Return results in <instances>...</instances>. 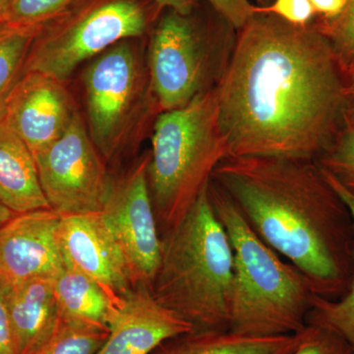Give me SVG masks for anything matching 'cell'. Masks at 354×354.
<instances>
[{"label":"cell","instance_id":"1","mask_svg":"<svg viewBox=\"0 0 354 354\" xmlns=\"http://www.w3.org/2000/svg\"><path fill=\"white\" fill-rule=\"evenodd\" d=\"M255 11L216 85L227 158L316 162L346 118L344 66L313 21L297 26Z\"/></svg>","mask_w":354,"mask_h":354},{"label":"cell","instance_id":"2","mask_svg":"<svg viewBox=\"0 0 354 354\" xmlns=\"http://www.w3.org/2000/svg\"><path fill=\"white\" fill-rule=\"evenodd\" d=\"M211 180L261 239L285 256L314 295L341 299L354 276V218L315 160L228 157Z\"/></svg>","mask_w":354,"mask_h":354},{"label":"cell","instance_id":"3","mask_svg":"<svg viewBox=\"0 0 354 354\" xmlns=\"http://www.w3.org/2000/svg\"><path fill=\"white\" fill-rule=\"evenodd\" d=\"M150 290L194 330H230L234 251L212 207L208 186L174 230L160 236Z\"/></svg>","mask_w":354,"mask_h":354},{"label":"cell","instance_id":"4","mask_svg":"<svg viewBox=\"0 0 354 354\" xmlns=\"http://www.w3.org/2000/svg\"><path fill=\"white\" fill-rule=\"evenodd\" d=\"M208 194L234 251L230 330L253 337L295 335L307 327L314 292L295 266L254 232L232 200L209 179Z\"/></svg>","mask_w":354,"mask_h":354},{"label":"cell","instance_id":"5","mask_svg":"<svg viewBox=\"0 0 354 354\" xmlns=\"http://www.w3.org/2000/svg\"><path fill=\"white\" fill-rule=\"evenodd\" d=\"M148 183L160 236L174 230L208 186L227 149L215 87L181 108L162 111L153 127Z\"/></svg>","mask_w":354,"mask_h":354},{"label":"cell","instance_id":"6","mask_svg":"<svg viewBox=\"0 0 354 354\" xmlns=\"http://www.w3.org/2000/svg\"><path fill=\"white\" fill-rule=\"evenodd\" d=\"M149 14L139 0H76L39 30L23 74L39 72L64 82L78 65L146 32Z\"/></svg>","mask_w":354,"mask_h":354},{"label":"cell","instance_id":"7","mask_svg":"<svg viewBox=\"0 0 354 354\" xmlns=\"http://www.w3.org/2000/svg\"><path fill=\"white\" fill-rule=\"evenodd\" d=\"M48 206L60 216L100 213L113 177L78 111L59 138L34 155Z\"/></svg>","mask_w":354,"mask_h":354},{"label":"cell","instance_id":"8","mask_svg":"<svg viewBox=\"0 0 354 354\" xmlns=\"http://www.w3.org/2000/svg\"><path fill=\"white\" fill-rule=\"evenodd\" d=\"M149 64L151 85L162 111L181 108L211 88L207 86L209 50L189 15L169 9L160 18L153 32Z\"/></svg>","mask_w":354,"mask_h":354},{"label":"cell","instance_id":"9","mask_svg":"<svg viewBox=\"0 0 354 354\" xmlns=\"http://www.w3.org/2000/svg\"><path fill=\"white\" fill-rule=\"evenodd\" d=\"M88 134L104 160L120 151L139 92L138 62L124 41L88 66L84 77Z\"/></svg>","mask_w":354,"mask_h":354},{"label":"cell","instance_id":"10","mask_svg":"<svg viewBox=\"0 0 354 354\" xmlns=\"http://www.w3.org/2000/svg\"><path fill=\"white\" fill-rule=\"evenodd\" d=\"M149 160L150 156H147L125 176L113 178L102 212L127 261L134 288H150L162 248L149 190Z\"/></svg>","mask_w":354,"mask_h":354},{"label":"cell","instance_id":"11","mask_svg":"<svg viewBox=\"0 0 354 354\" xmlns=\"http://www.w3.org/2000/svg\"><path fill=\"white\" fill-rule=\"evenodd\" d=\"M58 244L64 269L94 279L116 301L134 288L127 261L102 212L62 216Z\"/></svg>","mask_w":354,"mask_h":354},{"label":"cell","instance_id":"12","mask_svg":"<svg viewBox=\"0 0 354 354\" xmlns=\"http://www.w3.org/2000/svg\"><path fill=\"white\" fill-rule=\"evenodd\" d=\"M62 216L51 209L16 214L0 228V285L53 278L64 270L58 244Z\"/></svg>","mask_w":354,"mask_h":354},{"label":"cell","instance_id":"13","mask_svg":"<svg viewBox=\"0 0 354 354\" xmlns=\"http://www.w3.org/2000/svg\"><path fill=\"white\" fill-rule=\"evenodd\" d=\"M75 111L64 82L26 72L7 97L0 118L34 156L62 136Z\"/></svg>","mask_w":354,"mask_h":354},{"label":"cell","instance_id":"14","mask_svg":"<svg viewBox=\"0 0 354 354\" xmlns=\"http://www.w3.org/2000/svg\"><path fill=\"white\" fill-rule=\"evenodd\" d=\"M194 328L160 304L150 288L135 286L121 299L109 322V337L95 354H151L165 342Z\"/></svg>","mask_w":354,"mask_h":354},{"label":"cell","instance_id":"15","mask_svg":"<svg viewBox=\"0 0 354 354\" xmlns=\"http://www.w3.org/2000/svg\"><path fill=\"white\" fill-rule=\"evenodd\" d=\"M55 279L37 278L2 286L17 354H36L59 329L62 321L55 297Z\"/></svg>","mask_w":354,"mask_h":354},{"label":"cell","instance_id":"16","mask_svg":"<svg viewBox=\"0 0 354 354\" xmlns=\"http://www.w3.org/2000/svg\"><path fill=\"white\" fill-rule=\"evenodd\" d=\"M0 202L14 214L50 209L44 197L34 156L0 118Z\"/></svg>","mask_w":354,"mask_h":354},{"label":"cell","instance_id":"17","mask_svg":"<svg viewBox=\"0 0 354 354\" xmlns=\"http://www.w3.org/2000/svg\"><path fill=\"white\" fill-rule=\"evenodd\" d=\"M304 330L277 337H253L230 330H192L165 342L151 354H292Z\"/></svg>","mask_w":354,"mask_h":354},{"label":"cell","instance_id":"18","mask_svg":"<svg viewBox=\"0 0 354 354\" xmlns=\"http://www.w3.org/2000/svg\"><path fill=\"white\" fill-rule=\"evenodd\" d=\"M55 297L62 322L108 330L116 301L94 279L64 269L55 279Z\"/></svg>","mask_w":354,"mask_h":354},{"label":"cell","instance_id":"19","mask_svg":"<svg viewBox=\"0 0 354 354\" xmlns=\"http://www.w3.org/2000/svg\"><path fill=\"white\" fill-rule=\"evenodd\" d=\"M322 171L328 183L346 203L354 218V196L330 174L323 169ZM307 325L319 326L334 330L354 351V276L348 292L341 299H327L314 295L311 310L307 316Z\"/></svg>","mask_w":354,"mask_h":354},{"label":"cell","instance_id":"20","mask_svg":"<svg viewBox=\"0 0 354 354\" xmlns=\"http://www.w3.org/2000/svg\"><path fill=\"white\" fill-rule=\"evenodd\" d=\"M41 29L0 27V111L22 76L26 58Z\"/></svg>","mask_w":354,"mask_h":354},{"label":"cell","instance_id":"21","mask_svg":"<svg viewBox=\"0 0 354 354\" xmlns=\"http://www.w3.org/2000/svg\"><path fill=\"white\" fill-rule=\"evenodd\" d=\"M316 162L354 196V116L348 111L332 145Z\"/></svg>","mask_w":354,"mask_h":354},{"label":"cell","instance_id":"22","mask_svg":"<svg viewBox=\"0 0 354 354\" xmlns=\"http://www.w3.org/2000/svg\"><path fill=\"white\" fill-rule=\"evenodd\" d=\"M108 337V330L62 322L53 339L36 354H95Z\"/></svg>","mask_w":354,"mask_h":354},{"label":"cell","instance_id":"23","mask_svg":"<svg viewBox=\"0 0 354 354\" xmlns=\"http://www.w3.org/2000/svg\"><path fill=\"white\" fill-rule=\"evenodd\" d=\"M314 25L326 37L344 66L354 64V0H346L344 10L333 19L316 16Z\"/></svg>","mask_w":354,"mask_h":354},{"label":"cell","instance_id":"24","mask_svg":"<svg viewBox=\"0 0 354 354\" xmlns=\"http://www.w3.org/2000/svg\"><path fill=\"white\" fill-rule=\"evenodd\" d=\"M76 0H14L3 26L41 29L66 10Z\"/></svg>","mask_w":354,"mask_h":354},{"label":"cell","instance_id":"25","mask_svg":"<svg viewBox=\"0 0 354 354\" xmlns=\"http://www.w3.org/2000/svg\"><path fill=\"white\" fill-rule=\"evenodd\" d=\"M292 354H354L341 335L328 328L308 325L299 346Z\"/></svg>","mask_w":354,"mask_h":354},{"label":"cell","instance_id":"26","mask_svg":"<svg viewBox=\"0 0 354 354\" xmlns=\"http://www.w3.org/2000/svg\"><path fill=\"white\" fill-rule=\"evenodd\" d=\"M263 12L274 14L297 26H306L315 19L317 14L309 0H274L272 6L258 7Z\"/></svg>","mask_w":354,"mask_h":354},{"label":"cell","instance_id":"27","mask_svg":"<svg viewBox=\"0 0 354 354\" xmlns=\"http://www.w3.org/2000/svg\"><path fill=\"white\" fill-rule=\"evenodd\" d=\"M214 10L234 29L239 30L255 14L249 0H208Z\"/></svg>","mask_w":354,"mask_h":354},{"label":"cell","instance_id":"28","mask_svg":"<svg viewBox=\"0 0 354 354\" xmlns=\"http://www.w3.org/2000/svg\"><path fill=\"white\" fill-rule=\"evenodd\" d=\"M0 354H17L6 293L0 286Z\"/></svg>","mask_w":354,"mask_h":354},{"label":"cell","instance_id":"29","mask_svg":"<svg viewBox=\"0 0 354 354\" xmlns=\"http://www.w3.org/2000/svg\"><path fill=\"white\" fill-rule=\"evenodd\" d=\"M318 17L333 19L342 13L346 0H309Z\"/></svg>","mask_w":354,"mask_h":354},{"label":"cell","instance_id":"30","mask_svg":"<svg viewBox=\"0 0 354 354\" xmlns=\"http://www.w3.org/2000/svg\"><path fill=\"white\" fill-rule=\"evenodd\" d=\"M160 7L172 9L183 15H190L197 6L198 0H153Z\"/></svg>","mask_w":354,"mask_h":354},{"label":"cell","instance_id":"31","mask_svg":"<svg viewBox=\"0 0 354 354\" xmlns=\"http://www.w3.org/2000/svg\"><path fill=\"white\" fill-rule=\"evenodd\" d=\"M346 72V111L354 116V64L344 66Z\"/></svg>","mask_w":354,"mask_h":354},{"label":"cell","instance_id":"32","mask_svg":"<svg viewBox=\"0 0 354 354\" xmlns=\"http://www.w3.org/2000/svg\"><path fill=\"white\" fill-rule=\"evenodd\" d=\"M14 0H0V27L6 23Z\"/></svg>","mask_w":354,"mask_h":354},{"label":"cell","instance_id":"33","mask_svg":"<svg viewBox=\"0 0 354 354\" xmlns=\"http://www.w3.org/2000/svg\"><path fill=\"white\" fill-rule=\"evenodd\" d=\"M14 215H16V214H14L11 209L7 208L6 206H4L0 202V228L3 227L6 223H8L13 218Z\"/></svg>","mask_w":354,"mask_h":354}]
</instances>
